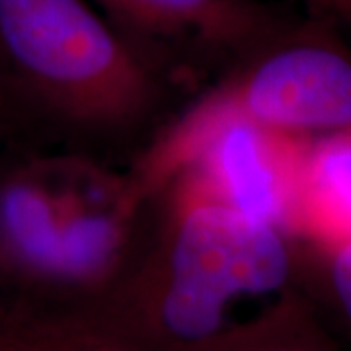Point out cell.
Instances as JSON below:
<instances>
[{"instance_id":"7","label":"cell","mask_w":351,"mask_h":351,"mask_svg":"<svg viewBox=\"0 0 351 351\" xmlns=\"http://www.w3.org/2000/svg\"><path fill=\"white\" fill-rule=\"evenodd\" d=\"M0 351H145L78 304L0 289Z\"/></svg>"},{"instance_id":"3","label":"cell","mask_w":351,"mask_h":351,"mask_svg":"<svg viewBox=\"0 0 351 351\" xmlns=\"http://www.w3.org/2000/svg\"><path fill=\"white\" fill-rule=\"evenodd\" d=\"M147 201L98 156L12 151L0 176V289L86 306L123 274Z\"/></svg>"},{"instance_id":"8","label":"cell","mask_w":351,"mask_h":351,"mask_svg":"<svg viewBox=\"0 0 351 351\" xmlns=\"http://www.w3.org/2000/svg\"><path fill=\"white\" fill-rule=\"evenodd\" d=\"M195 351H341L297 289L281 293L258 314L244 318Z\"/></svg>"},{"instance_id":"4","label":"cell","mask_w":351,"mask_h":351,"mask_svg":"<svg viewBox=\"0 0 351 351\" xmlns=\"http://www.w3.org/2000/svg\"><path fill=\"white\" fill-rule=\"evenodd\" d=\"M322 18L287 20L160 129L182 141L221 119L311 143L351 131V45Z\"/></svg>"},{"instance_id":"12","label":"cell","mask_w":351,"mask_h":351,"mask_svg":"<svg viewBox=\"0 0 351 351\" xmlns=\"http://www.w3.org/2000/svg\"><path fill=\"white\" fill-rule=\"evenodd\" d=\"M10 154L12 151H8V149H0V176L4 172V168H6V164L10 160Z\"/></svg>"},{"instance_id":"9","label":"cell","mask_w":351,"mask_h":351,"mask_svg":"<svg viewBox=\"0 0 351 351\" xmlns=\"http://www.w3.org/2000/svg\"><path fill=\"white\" fill-rule=\"evenodd\" d=\"M49 141L14 84L0 45V149H49Z\"/></svg>"},{"instance_id":"6","label":"cell","mask_w":351,"mask_h":351,"mask_svg":"<svg viewBox=\"0 0 351 351\" xmlns=\"http://www.w3.org/2000/svg\"><path fill=\"white\" fill-rule=\"evenodd\" d=\"M287 230L304 250L351 239V131L306 143Z\"/></svg>"},{"instance_id":"5","label":"cell","mask_w":351,"mask_h":351,"mask_svg":"<svg viewBox=\"0 0 351 351\" xmlns=\"http://www.w3.org/2000/svg\"><path fill=\"white\" fill-rule=\"evenodd\" d=\"M184 84L226 73L289 18L258 0H94Z\"/></svg>"},{"instance_id":"10","label":"cell","mask_w":351,"mask_h":351,"mask_svg":"<svg viewBox=\"0 0 351 351\" xmlns=\"http://www.w3.org/2000/svg\"><path fill=\"white\" fill-rule=\"evenodd\" d=\"M301 250L320 263L330 299L351 326V239L324 250Z\"/></svg>"},{"instance_id":"11","label":"cell","mask_w":351,"mask_h":351,"mask_svg":"<svg viewBox=\"0 0 351 351\" xmlns=\"http://www.w3.org/2000/svg\"><path fill=\"white\" fill-rule=\"evenodd\" d=\"M314 18L351 29V0H302Z\"/></svg>"},{"instance_id":"2","label":"cell","mask_w":351,"mask_h":351,"mask_svg":"<svg viewBox=\"0 0 351 351\" xmlns=\"http://www.w3.org/2000/svg\"><path fill=\"white\" fill-rule=\"evenodd\" d=\"M0 45L51 147L98 158L160 129L182 86L86 0H0Z\"/></svg>"},{"instance_id":"1","label":"cell","mask_w":351,"mask_h":351,"mask_svg":"<svg viewBox=\"0 0 351 351\" xmlns=\"http://www.w3.org/2000/svg\"><path fill=\"white\" fill-rule=\"evenodd\" d=\"M301 271L285 226L240 209L186 166L147 199L123 274L84 308L145 351H195L237 324L240 302L285 293Z\"/></svg>"}]
</instances>
